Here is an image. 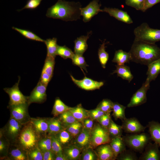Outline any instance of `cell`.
Segmentation results:
<instances>
[{
	"label": "cell",
	"instance_id": "6da1fadb",
	"mask_svg": "<svg viewBox=\"0 0 160 160\" xmlns=\"http://www.w3.org/2000/svg\"><path fill=\"white\" fill-rule=\"evenodd\" d=\"M129 52L131 61L147 65L160 58V48L155 44L134 40Z\"/></svg>",
	"mask_w": 160,
	"mask_h": 160
},
{
	"label": "cell",
	"instance_id": "7a4b0ae2",
	"mask_svg": "<svg viewBox=\"0 0 160 160\" xmlns=\"http://www.w3.org/2000/svg\"><path fill=\"white\" fill-rule=\"evenodd\" d=\"M81 8L79 3L58 0L48 9L46 16L66 21L76 20L80 18Z\"/></svg>",
	"mask_w": 160,
	"mask_h": 160
},
{
	"label": "cell",
	"instance_id": "3957f363",
	"mask_svg": "<svg viewBox=\"0 0 160 160\" xmlns=\"http://www.w3.org/2000/svg\"><path fill=\"white\" fill-rule=\"evenodd\" d=\"M135 40L155 44L160 41V29L151 28L146 23H143L134 30Z\"/></svg>",
	"mask_w": 160,
	"mask_h": 160
},
{
	"label": "cell",
	"instance_id": "277c9868",
	"mask_svg": "<svg viewBox=\"0 0 160 160\" xmlns=\"http://www.w3.org/2000/svg\"><path fill=\"white\" fill-rule=\"evenodd\" d=\"M111 139L108 129L99 124H96L91 130L90 147L94 149L101 145L109 143Z\"/></svg>",
	"mask_w": 160,
	"mask_h": 160
},
{
	"label": "cell",
	"instance_id": "5b68a950",
	"mask_svg": "<svg viewBox=\"0 0 160 160\" xmlns=\"http://www.w3.org/2000/svg\"><path fill=\"white\" fill-rule=\"evenodd\" d=\"M126 145L137 151H142L151 139L145 133L128 135L123 137Z\"/></svg>",
	"mask_w": 160,
	"mask_h": 160
},
{
	"label": "cell",
	"instance_id": "8992f818",
	"mask_svg": "<svg viewBox=\"0 0 160 160\" xmlns=\"http://www.w3.org/2000/svg\"><path fill=\"white\" fill-rule=\"evenodd\" d=\"M33 127L28 125L25 127L21 132L19 137L20 144L27 150H31L36 146L38 138L37 132Z\"/></svg>",
	"mask_w": 160,
	"mask_h": 160
},
{
	"label": "cell",
	"instance_id": "52a82bcc",
	"mask_svg": "<svg viewBox=\"0 0 160 160\" xmlns=\"http://www.w3.org/2000/svg\"><path fill=\"white\" fill-rule=\"evenodd\" d=\"M20 79V77H19L17 82L12 87L5 88L4 89L5 92L9 96L10 105L28 103V97L25 96L19 89Z\"/></svg>",
	"mask_w": 160,
	"mask_h": 160
},
{
	"label": "cell",
	"instance_id": "ba28073f",
	"mask_svg": "<svg viewBox=\"0 0 160 160\" xmlns=\"http://www.w3.org/2000/svg\"><path fill=\"white\" fill-rule=\"evenodd\" d=\"M150 83L145 81L141 87L132 95L129 103L127 104L128 108L136 107L141 105L147 101V92L150 87Z\"/></svg>",
	"mask_w": 160,
	"mask_h": 160
},
{
	"label": "cell",
	"instance_id": "9c48e42d",
	"mask_svg": "<svg viewBox=\"0 0 160 160\" xmlns=\"http://www.w3.org/2000/svg\"><path fill=\"white\" fill-rule=\"evenodd\" d=\"M98 0H93L86 7L80 9V15L83 17V21L86 23L90 21L95 15L100 12L101 4Z\"/></svg>",
	"mask_w": 160,
	"mask_h": 160
},
{
	"label": "cell",
	"instance_id": "30bf717a",
	"mask_svg": "<svg viewBox=\"0 0 160 160\" xmlns=\"http://www.w3.org/2000/svg\"><path fill=\"white\" fill-rule=\"evenodd\" d=\"M47 86L42 83L39 80L36 86L33 89L28 97V103H41L46 100V91Z\"/></svg>",
	"mask_w": 160,
	"mask_h": 160
},
{
	"label": "cell",
	"instance_id": "8fae6325",
	"mask_svg": "<svg viewBox=\"0 0 160 160\" xmlns=\"http://www.w3.org/2000/svg\"><path fill=\"white\" fill-rule=\"evenodd\" d=\"M122 121V129L127 133H136L143 132L146 128L135 118H126Z\"/></svg>",
	"mask_w": 160,
	"mask_h": 160
},
{
	"label": "cell",
	"instance_id": "7c38bea8",
	"mask_svg": "<svg viewBox=\"0 0 160 160\" xmlns=\"http://www.w3.org/2000/svg\"><path fill=\"white\" fill-rule=\"evenodd\" d=\"M70 76L72 81L77 86L86 90L99 89L104 84L103 82L95 81L86 76L81 80L75 79L71 75Z\"/></svg>",
	"mask_w": 160,
	"mask_h": 160
},
{
	"label": "cell",
	"instance_id": "4fadbf2b",
	"mask_svg": "<svg viewBox=\"0 0 160 160\" xmlns=\"http://www.w3.org/2000/svg\"><path fill=\"white\" fill-rule=\"evenodd\" d=\"M158 145L156 143H148L145 150L139 158L141 160H160V151Z\"/></svg>",
	"mask_w": 160,
	"mask_h": 160
},
{
	"label": "cell",
	"instance_id": "5bb4252c",
	"mask_svg": "<svg viewBox=\"0 0 160 160\" xmlns=\"http://www.w3.org/2000/svg\"><path fill=\"white\" fill-rule=\"evenodd\" d=\"M102 12H105L111 16L125 23L129 24L133 23L132 20L126 11L117 8L107 7L102 9Z\"/></svg>",
	"mask_w": 160,
	"mask_h": 160
},
{
	"label": "cell",
	"instance_id": "9a60e30c",
	"mask_svg": "<svg viewBox=\"0 0 160 160\" xmlns=\"http://www.w3.org/2000/svg\"><path fill=\"white\" fill-rule=\"evenodd\" d=\"M91 132V130L83 127L81 132L75 137L73 144L82 150L90 147Z\"/></svg>",
	"mask_w": 160,
	"mask_h": 160
},
{
	"label": "cell",
	"instance_id": "2e32d148",
	"mask_svg": "<svg viewBox=\"0 0 160 160\" xmlns=\"http://www.w3.org/2000/svg\"><path fill=\"white\" fill-rule=\"evenodd\" d=\"M28 103L10 105L12 117L21 123L26 119L27 115Z\"/></svg>",
	"mask_w": 160,
	"mask_h": 160
},
{
	"label": "cell",
	"instance_id": "e0dca14e",
	"mask_svg": "<svg viewBox=\"0 0 160 160\" xmlns=\"http://www.w3.org/2000/svg\"><path fill=\"white\" fill-rule=\"evenodd\" d=\"M95 151L98 160H114L116 159L115 153L109 143L97 147Z\"/></svg>",
	"mask_w": 160,
	"mask_h": 160
},
{
	"label": "cell",
	"instance_id": "ac0fdd59",
	"mask_svg": "<svg viewBox=\"0 0 160 160\" xmlns=\"http://www.w3.org/2000/svg\"><path fill=\"white\" fill-rule=\"evenodd\" d=\"M92 33V31H90L87 33V35L81 36L75 39L74 41V52L75 54L83 55L87 49V41Z\"/></svg>",
	"mask_w": 160,
	"mask_h": 160
},
{
	"label": "cell",
	"instance_id": "d6986e66",
	"mask_svg": "<svg viewBox=\"0 0 160 160\" xmlns=\"http://www.w3.org/2000/svg\"><path fill=\"white\" fill-rule=\"evenodd\" d=\"M146 81L150 83L155 80L160 73V58L152 62L148 65Z\"/></svg>",
	"mask_w": 160,
	"mask_h": 160
},
{
	"label": "cell",
	"instance_id": "ffe728a7",
	"mask_svg": "<svg viewBox=\"0 0 160 160\" xmlns=\"http://www.w3.org/2000/svg\"><path fill=\"white\" fill-rule=\"evenodd\" d=\"M109 144L116 157L126 149V145L121 136H116L111 138Z\"/></svg>",
	"mask_w": 160,
	"mask_h": 160
},
{
	"label": "cell",
	"instance_id": "44dd1931",
	"mask_svg": "<svg viewBox=\"0 0 160 160\" xmlns=\"http://www.w3.org/2000/svg\"><path fill=\"white\" fill-rule=\"evenodd\" d=\"M151 139L160 147V124L158 122L151 121L148 125Z\"/></svg>",
	"mask_w": 160,
	"mask_h": 160
},
{
	"label": "cell",
	"instance_id": "7402d4cb",
	"mask_svg": "<svg viewBox=\"0 0 160 160\" xmlns=\"http://www.w3.org/2000/svg\"><path fill=\"white\" fill-rule=\"evenodd\" d=\"M132 60L131 55L129 52H127L119 49L115 52L112 61L118 65H124L125 63H129Z\"/></svg>",
	"mask_w": 160,
	"mask_h": 160
},
{
	"label": "cell",
	"instance_id": "603a6c76",
	"mask_svg": "<svg viewBox=\"0 0 160 160\" xmlns=\"http://www.w3.org/2000/svg\"><path fill=\"white\" fill-rule=\"evenodd\" d=\"M116 67V69L112 73V74L116 73L118 76L128 81L129 82L132 80L133 76L129 66L124 65H117Z\"/></svg>",
	"mask_w": 160,
	"mask_h": 160
},
{
	"label": "cell",
	"instance_id": "cb8c5ba5",
	"mask_svg": "<svg viewBox=\"0 0 160 160\" xmlns=\"http://www.w3.org/2000/svg\"><path fill=\"white\" fill-rule=\"evenodd\" d=\"M69 110L77 120L81 122L89 117V111L84 108L81 104L74 107H71Z\"/></svg>",
	"mask_w": 160,
	"mask_h": 160
},
{
	"label": "cell",
	"instance_id": "d4e9b609",
	"mask_svg": "<svg viewBox=\"0 0 160 160\" xmlns=\"http://www.w3.org/2000/svg\"><path fill=\"white\" fill-rule=\"evenodd\" d=\"M82 151V150L72 144L64 148L63 153L68 160H76L79 159Z\"/></svg>",
	"mask_w": 160,
	"mask_h": 160
},
{
	"label": "cell",
	"instance_id": "484cf974",
	"mask_svg": "<svg viewBox=\"0 0 160 160\" xmlns=\"http://www.w3.org/2000/svg\"><path fill=\"white\" fill-rule=\"evenodd\" d=\"M48 131L51 134H58L64 129L63 124L59 119L56 118H51L48 121Z\"/></svg>",
	"mask_w": 160,
	"mask_h": 160
},
{
	"label": "cell",
	"instance_id": "4316f807",
	"mask_svg": "<svg viewBox=\"0 0 160 160\" xmlns=\"http://www.w3.org/2000/svg\"><path fill=\"white\" fill-rule=\"evenodd\" d=\"M47 49V56L55 58L58 45L57 43V39L56 38L48 39L44 42Z\"/></svg>",
	"mask_w": 160,
	"mask_h": 160
},
{
	"label": "cell",
	"instance_id": "83f0119b",
	"mask_svg": "<svg viewBox=\"0 0 160 160\" xmlns=\"http://www.w3.org/2000/svg\"><path fill=\"white\" fill-rule=\"evenodd\" d=\"M64 103L60 99H56L55 102L52 112L55 116L60 115L71 108Z\"/></svg>",
	"mask_w": 160,
	"mask_h": 160
},
{
	"label": "cell",
	"instance_id": "f1b7e54d",
	"mask_svg": "<svg viewBox=\"0 0 160 160\" xmlns=\"http://www.w3.org/2000/svg\"><path fill=\"white\" fill-rule=\"evenodd\" d=\"M126 107L117 103H113L112 115L115 120L118 119L122 121L126 118L125 116Z\"/></svg>",
	"mask_w": 160,
	"mask_h": 160
},
{
	"label": "cell",
	"instance_id": "f546056e",
	"mask_svg": "<svg viewBox=\"0 0 160 160\" xmlns=\"http://www.w3.org/2000/svg\"><path fill=\"white\" fill-rule=\"evenodd\" d=\"M31 123L37 132L38 133H44L48 131V123L44 119H33Z\"/></svg>",
	"mask_w": 160,
	"mask_h": 160
},
{
	"label": "cell",
	"instance_id": "4dcf8cb0",
	"mask_svg": "<svg viewBox=\"0 0 160 160\" xmlns=\"http://www.w3.org/2000/svg\"><path fill=\"white\" fill-rule=\"evenodd\" d=\"M21 122L12 117L9 121L8 131L12 137H15L18 134L21 128Z\"/></svg>",
	"mask_w": 160,
	"mask_h": 160
},
{
	"label": "cell",
	"instance_id": "1f68e13d",
	"mask_svg": "<svg viewBox=\"0 0 160 160\" xmlns=\"http://www.w3.org/2000/svg\"><path fill=\"white\" fill-rule=\"evenodd\" d=\"M12 28L28 39L43 42H44L45 41L44 40L42 39L35 33L30 31L14 27H12Z\"/></svg>",
	"mask_w": 160,
	"mask_h": 160
},
{
	"label": "cell",
	"instance_id": "d6a6232c",
	"mask_svg": "<svg viewBox=\"0 0 160 160\" xmlns=\"http://www.w3.org/2000/svg\"><path fill=\"white\" fill-rule=\"evenodd\" d=\"M55 58L47 55L42 71L52 78L55 65Z\"/></svg>",
	"mask_w": 160,
	"mask_h": 160
},
{
	"label": "cell",
	"instance_id": "836d02e7",
	"mask_svg": "<svg viewBox=\"0 0 160 160\" xmlns=\"http://www.w3.org/2000/svg\"><path fill=\"white\" fill-rule=\"evenodd\" d=\"M94 148L89 147L82 150L79 159L81 160H98L97 155Z\"/></svg>",
	"mask_w": 160,
	"mask_h": 160
},
{
	"label": "cell",
	"instance_id": "e575fe53",
	"mask_svg": "<svg viewBox=\"0 0 160 160\" xmlns=\"http://www.w3.org/2000/svg\"><path fill=\"white\" fill-rule=\"evenodd\" d=\"M105 40L101 45L98 50V55L102 67L105 68L109 58L108 53L106 51Z\"/></svg>",
	"mask_w": 160,
	"mask_h": 160
},
{
	"label": "cell",
	"instance_id": "d590c367",
	"mask_svg": "<svg viewBox=\"0 0 160 160\" xmlns=\"http://www.w3.org/2000/svg\"><path fill=\"white\" fill-rule=\"evenodd\" d=\"M59 119L64 126L66 128L72 124L78 121L69 110L60 115Z\"/></svg>",
	"mask_w": 160,
	"mask_h": 160
},
{
	"label": "cell",
	"instance_id": "8d00e7d4",
	"mask_svg": "<svg viewBox=\"0 0 160 160\" xmlns=\"http://www.w3.org/2000/svg\"><path fill=\"white\" fill-rule=\"evenodd\" d=\"M122 130L121 126L117 124L111 119L108 128L111 137L121 136Z\"/></svg>",
	"mask_w": 160,
	"mask_h": 160
},
{
	"label": "cell",
	"instance_id": "74e56055",
	"mask_svg": "<svg viewBox=\"0 0 160 160\" xmlns=\"http://www.w3.org/2000/svg\"><path fill=\"white\" fill-rule=\"evenodd\" d=\"M74 54L70 49L66 46L58 45L56 55L60 56L64 59H71Z\"/></svg>",
	"mask_w": 160,
	"mask_h": 160
},
{
	"label": "cell",
	"instance_id": "f35d334b",
	"mask_svg": "<svg viewBox=\"0 0 160 160\" xmlns=\"http://www.w3.org/2000/svg\"><path fill=\"white\" fill-rule=\"evenodd\" d=\"M83 128L81 122L77 121L69 126L66 130L74 138H75L81 132Z\"/></svg>",
	"mask_w": 160,
	"mask_h": 160
},
{
	"label": "cell",
	"instance_id": "ab89813d",
	"mask_svg": "<svg viewBox=\"0 0 160 160\" xmlns=\"http://www.w3.org/2000/svg\"><path fill=\"white\" fill-rule=\"evenodd\" d=\"M113 103L109 99H103L97 105V108L105 113H110L113 111Z\"/></svg>",
	"mask_w": 160,
	"mask_h": 160
},
{
	"label": "cell",
	"instance_id": "60d3db41",
	"mask_svg": "<svg viewBox=\"0 0 160 160\" xmlns=\"http://www.w3.org/2000/svg\"><path fill=\"white\" fill-rule=\"evenodd\" d=\"M57 137L62 145H65L69 143L73 137L66 130L64 129L58 133Z\"/></svg>",
	"mask_w": 160,
	"mask_h": 160
},
{
	"label": "cell",
	"instance_id": "b9f144b4",
	"mask_svg": "<svg viewBox=\"0 0 160 160\" xmlns=\"http://www.w3.org/2000/svg\"><path fill=\"white\" fill-rule=\"evenodd\" d=\"M72 62L74 65L79 66L87 72V67L88 65L87 64L83 55L74 54L71 58Z\"/></svg>",
	"mask_w": 160,
	"mask_h": 160
},
{
	"label": "cell",
	"instance_id": "7bdbcfd3",
	"mask_svg": "<svg viewBox=\"0 0 160 160\" xmlns=\"http://www.w3.org/2000/svg\"><path fill=\"white\" fill-rule=\"evenodd\" d=\"M116 159L119 160H137L138 158L135 153L126 149L119 154Z\"/></svg>",
	"mask_w": 160,
	"mask_h": 160
},
{
	"label": "cell",
	"instance_id": "ee69618b",
	"mask_svg": "<svg viewBox=\"0 0 160 160\" xmlns=\"http://www.w3.org/2000/svg\"><path fill=\"white\" fill-rule=\"evenodd\" d=\"M145 0H125L126 5L143 12Z\"/></svg>",
	"mask_w": 160,
	"mask_h": 160
},
{
	"label": "cell",
	"instance_id": "f6af8a7d",
	"mask_svg": "<svg viewBox=\"0 0 160 160\" xmlns=\"http://www.w3.org/2000/svg\"><path fill=\"white\" fill-rule=\"evenodd\" d=\"M52 151L55 154L57 155L63 152V148L62 145L57 137L53 136L52 137Z\"/></svg>",
	"mask_w": 160,
	"mask_h": 160
},
{
	"label": "cell",
	"instance_id": "bcb514c9",
	"mask_svg": "<svg viewBox=\"0 0 160 160\" xmlns=\"http://www.w3.org/2000/svg\"><path fill=\"white\" fill-rule=\"evenodd\" d=\"M111 119L110 113H105L97 121L102 126L108 129Z\"/></svg>",
	"mask_w": 160,
	"mask_h": 160
},
{
	"label": "cell",
	"instance_id": "7dc6e473",
	"mask_svg": "<svg viewBox=\"0 0 160 160\" xmlns=\"http://www.w3.org/2000/svg\"><path fill=\"white\" fill-rule=\"evenodd\" d=\"M52 137L51 138L43 139L40 141L39 146L42 150L45 151L52 150Z\"/></svg>",
	"mask_w": 160,
	"mask_h": 160
},
{
	"label": "cell",
	"instance_id": "c3c4849f",
	"mask_svg": "<svg viewBox=\"0 0 160 160\" xmlns=\"http://www.w3.org/2000/svg\"><path fill=\"white\" fill-rule=\"evenodd\" d=\"M105 113L103 112L100 109L96 108L89 111V117L94 120H97Z\"/></svg>",
	"mask_w": 160,
	"mask_h": 160
},
{
	"label": "cell",
	"instance_id": "681fc988",
	"mask_svg": "<svg viewBox=\"0 0 160 160\" xmlns=\"http://www.w3.org/2000/svg\"><path fill=\"white\" fill-rule=\"evenodd\" d=\"M42 0H28L26 5L20 9L17 10L20 11L24 9H36L40 5Z\"/></svg>",
	"mask_w": 160,
	"mask_h": 160
},
{
	"label": "cell",
	"instance_id": "f907efd6",
	"mask_svg": "<svg viewBox=\"0 0 160 160\" xmlns=\"http://www.w3.org/2000/svg\"><path fill=\"white\" fill-rule=\"evenodd\" d=\"M12 157L16 160H24L26 159L25 154L18 148L14 149L11 151Z\"/></svg>",
	"mask_w": 160,
	"mask_h": 160
},
{
	"label": "cell",
	"instance_id": "816d5d0a",
	"mask_svg": "<svg viewBox=\"0 0 160 160\" xmlns=\"http://www.w3.org/2000/svg\"><path fill=\"white\" fill-rule=\"evenodd\" d=\"M31 158L34 160H43V156L40 151L38 148L33 150L30 154Z\"/></svg>",
	"mask_w": 160,
	"mask_h": 160
},
{
	"label": "cell",
	"instance_id": "f5cc1de1",
	"mask_svg": "<svg viewBox=\"0 0 160 160\" xmlns=\"http://www.w3.org/2000/svg\"><path fill=\"white\" fill-rule=\"evenodd\" d=\"M93 121L89 117L85 119L81 122L83 127L91 130L94 126Z\"/></svg>",
	"mask_w": 160,
	"mask_h": 160
},
{
	"label": "cell",
	"instance_id": "db71d44e",
	"mask_svg": "<svg viewBox=\"0 0 160 160\" xmlns=\"http://www.w3.org/2000/svg\"><path fill=\"white\" fill-rule=\"evenodd\" d=\"M159 2L160 0H145L143 12Z\"/></svg>",
	"mask_w": 160,
	"mask_h": 160
},
{
	"label": "cell",
	"instance_id": "11a10c76",
	"mask_svg": "<svg viewBox=\"0 0 160 160\" xmlns=\"http://www.w3.org/2000/svg\"><path fill=\"white\" fill-rule=\"evenodd\" d=\"M51 78L49 75L43 71H42L39 80L43 84L47 86L51 80Z\"/></svg>",
	"mask_w": 160,
	"mask_h": 160
},
{
	"label": "cell",
	"instance_id": "9f6ffc18",
	"mask_svg": "<svg viewBox=\"0 0 160 160\" xmlns=\"http://www.w3.org/2000/svg\"><path fill=\"white\" fill-rule=\"evenodd\" d=\"M51 150L44 151L43 156V160H55V157L54 156V154Z\"/></svg>",
	"mask_w": 160,
	"mask_h": 160
},
{
	"label": "cell",
	"instance_id": "6f0895ef",
	"mask_svg": "<svg viewBox=\"0 0 160 160\" xmlns=\"http://www.w3.org/2000/svg\"><path fill=\"white\" fill-rule=\"evenodd\" d=\"M55 160H68V159L63 152L56 155Z\"/></svg>",
	"mask_w": 160,
	"mask_h": 160
},
{
	"label": "cell",
	"instance_id": "680465c9",
	"mask_svg": "<svg viewBox=\"0 0 160 160\" xmlns=\"http://www.w3.org/2000/svg\"><path fill=\"white\" fill-rule=\"evenodd\" d=\"M5 145L3 143L1 140L0 141V151L1 152L4 148Z\"/></svg>",
	"mask_w": 160,
	"mask_h": 160
}]
</instances>
